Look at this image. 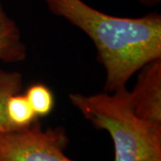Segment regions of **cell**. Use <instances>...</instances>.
Returning a JSON list of instances; mask_svg holds the SVG:
<instances>
[{"instance_id":"cell-8","label":"cell","mask_w":161,"mask_h":161,"mask_svg":"<svg viewBox=\"0 0 161 161\" xmlns=\"http://www.w3.org/2000/svg\"><path fill=\"white\" fill-rule=\"evenodd\" d=\"M36 116H47L54 109L55 98L52 91L43 83H34L26 90L25 94Z\"/></svg>"},{"instance_id":"cell-2","label":"cell","mask_w":161,"mask_h":161,"mask_svg":"<svg viewBox=\"0 0 161 161\" xmlns=\"http://www.w3.org/2000/svg\"><path fill=\"white\" fill-rule=\"evenodd\" d=\"M69 99L85 119L109 133L115 161H161V125L136 115L127 88L92 95L72 93Z\"/></svg>"},{"instance_id":"cell-4","label":"cell","mask_w":161,"mask_h":161,"mask_svg":"<svg viewBox=\"0 0 161 161\" xmlns=\"http://www.w3.org/2000/svg\"><path fill=\"white\" fill-rule=\"evenodd\" d=\"M139 72L135 86L128 91L132 110L140 118L161 125V58L145 64Z\"/></svg>"},{"instance_id":"cell-5","label":"cell","mask_w":161,"mask_h":161,"mask_svg":"<svg viewBox=\"0 0 161 161\" xmlns=\"http://www.w3.org/2000/svg\"><path fill=\"white\" fill-rule=\"evenodd\" d=\"M27 57V47L21 30L5 11L0 2V61L21 63Z\"/></svg>"},{"instance_id":"cell-1","label":"cell","mask_w":161,"mask_h":161,"mask_svg":"<svg viewBox=\"0 0 161 161\" xmlns=\"http://www.w3.org/2000/svg\"><path fill=\"white\" fill-rule=\"evenodd\" d=\"M48 10L82 31L93 41L105 73V92L126 83L153 60L161 58V15L117 17L98 11L82 0H44Z\"/></svg>"},{"instance_id":"cell-3","label":"cell","mask_w":161,"mask_h":161,"mask_svg":"<svg viewBox=\"0 0 161 161\" xmlns=\"http://www.w3.org/2000/svg\"><path fill=\"white\" fill-rule=\"evenodd\" d=\"M68 142L64 128L44 129L36 120L29 126L0 132V161H74L64 153Z\"/></svg>"},{"instance_id":"cell-9","label":"cell","mask_w":161,"mask_h":161,"mask_svg":"<svg viewBox=\"0 0 161 161\" xmlns=\"http://www.w3.org/2000/svg\"><path fill=\"white\" fill-rule=\"evenodd\" d=\"M139 1L146 6H154L160 2V0H139Z\"/></svg>"},{"instance_id":"cell-6","label":"cell","mask_w":161,"mask_h":161,"mask_svg":"<svg viewBox=\"0 0 161 161\" xmlns=\"http://www.w3.org/2000/svg\"><path fill=\"white\" fill-rule=\"evenodd\" d=\"M23 88V75L16 71L0 68V132L15 131L6 115V106L12 95L21 93Z\"/></svg>"},{"instance_id":"cell-7","label":"cell","mask_w":161,"mask_h":161,"mask_svg":"<svg viewBox=\"0 0 161 161\" xmlns=\"http://www.w3.org/2000/svg\"><path fill=\"white\" fill-rule=\"evenodd\" d=\"M6 111L8 120L16 130L29 126L38 120L26 96L22 93L12 95L8 98Z\"/></svg>"}]
</instances>
